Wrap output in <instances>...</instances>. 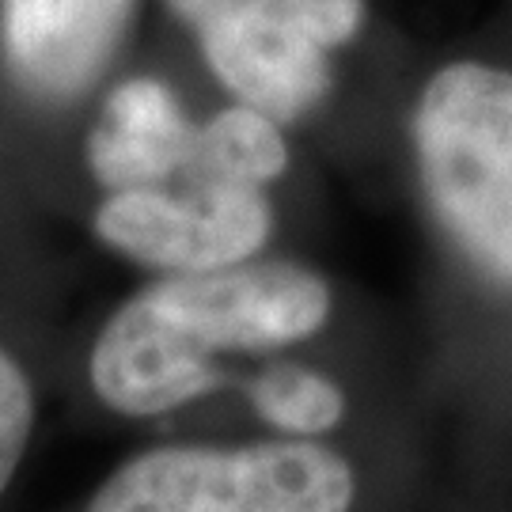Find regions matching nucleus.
<instances>
[{
  "label": "nucleus",
  "instance_id": "1",
  "mask_svg": "<svg viewBox=\"0 0 512 512\" xmlns=\"http://www.w3.org/2000/svg\"><path fill=\"white\" fill-rule=\"evenodd\" d=\"M327 311V285L285 262L179 274L110 319L95 342L92 384L122 414H164L217 384L213 353L300 342Z\"/></svg>",
  "mask_w": 512,
  "mask_h": 512
},
{
  "label": "nucleus",
  "instance_id": "2",
  "mask_svg": "<svg viewBox=\"0 0 512 512\" xmlns=\"http://www.w3.org/2000/svg\"><path fill=\"white\" fill-rule=\"evenodd\" d=\"M414 141L444 228L512 285V76L475 61L440 69L421 92Z\"/></svg>",
  "mask_w": 512,
  "mask_h": 512
},
{
  "label": "nucleus",
  "instance_id": "3",
  "mask_svg": "<svg viewBox=\"0 0 512 512\" xmlns=\"http://www.w3.org/2000/svg\"><path fill=\"white\" fill-rule=\"evenodd\" d=\"M346 459L274 440L251 448H156L107 478L88 512H349Z\"/></svg>",
  "mask_w": 512,
  "mask_h": 512
},
{
  "label": "nucleus",
  "instance_id": "4",
  "mask_svg": "<svg viewBox=\"0 0 512 512\" xmlns=\"http://www.w3.org/2000/svg\"><path fill=\"white\" fill-rule=\"evenodd\" d=\"M202 38L209 69L281 118L315 107L330 84L327 50L361 27V0H171Z\"/></svg>",
  "mask_w": 512,
  "mask_h": 512
},
{
  "label": "nucleus",
  "instance_id": "5",
  "mask_svg": "<svg viewBox=\"0 0 512 512\" xmlns=\"http://www.w3.org/2000/svg\"><path fill=\"white\" fill-rule=\"evenodd\" d=\"M95 228L110 247L137 262L202 274L239 266L255 255L270 236V205L258 186L202 175L186 198L156 186L114 190V198L99 209Z\"/></svg>",
  "mask_w": 512,
  "mask_h": 512
},
{
  "label": "nucleus",
  "instance_id": "6",
  "mask_svg": "<svg viewBox=\"0 0 512 512\" xmlns=\"http://www.w3.org/2000/svg\"><path fill=\"white\" fill-rule=\"evenodd\" d=\"M133 0H0L12 73L42 99H69L110 61Z\"/></svg>",
  "mask_w": 512,
  "mask_h": 512
},
{
  "label": "nucleus",
  "instance_id": "7",
  "mask_svg": "<svg viewBox=\"0 0 512 512\" xmlns=\"http://www.w3.org/2000/svg\"><path fill=\"white\" fill-rule=\"evenodd\" d=\"M198 129L186 122L175 95L156 80H126L107 99L88 141L92 171L110 190L164 183L171 171L194 160Z\"/></svg>",
  "mask_w": 512,
  "mask_h": 512
},
{
  "label": "nucleus",
  "instance_id": "8",
  "mask_svg": "<svg viewBox=\"0 0 512 512\" xmlns=\"http://www.w3.org/2000/svg\"><path fill=\"white\" fill-rule=\"evenodd\" d=\"M190 164L205 179L262 186L285 171L289 148L274 114L239 103V107L220 110L209 126L198 129V152Z\"/></svg>",
  "mask_w": 512,
  "mask_h": 512
},
{
  "label": "nucleus",
  "instance_id": "9",
  "mask_svg": "<svg viewBox=\"0 0 512 512\" xmlns=\"http://www.w3.org/2000/svg\"><path fill=\"white\" fill-rule=\"evenodd\" d=\"M251 403L270 425L289 433H323L330 425H338L346 410L342 391L330 380L293 365L262 372L251 384Z\"/></svg>",
  "mask_w": 512,
  "mask_h": 512
},
{
  "label": "nucleus",
  "instance_id": "10",
  "mask_svg": "<svg viewBox=\"0 0 512 512\" xmlns=\"http://www.w3.org/2000/svg\"><path fill=\"white\" fill-rule=\"evenodd\" d=\"M35 421V403H31V384L19 372V365L0 349V494L16 475L27 437Z\"/></svg>",
  "mask_w": 512,
  "mask_h": 512
}]
</instances>
